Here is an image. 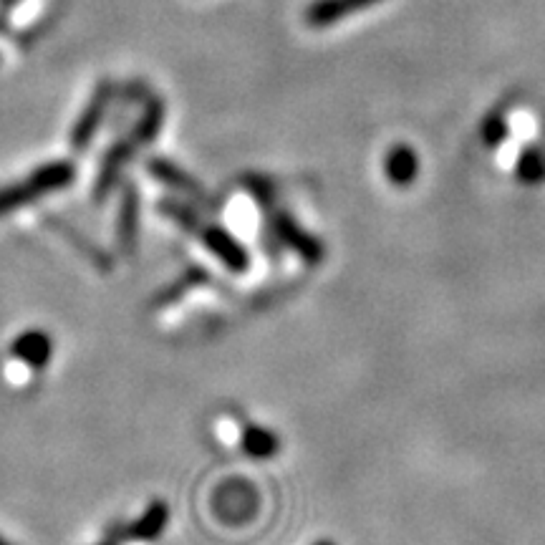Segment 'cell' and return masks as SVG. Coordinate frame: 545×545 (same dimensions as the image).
Instances as JSON below:
<instances>
[{
    "label": "cell",
    "mask_w": 545,
    "mask_h": 545,
    "mask_svg": "<svg viewBox=\"0 0 545 545\" xmlns=\"http://www.w3.org/2000/svg\"><path fill=\"white\" fill-rule=\"evenodd\" d=\"M167 523H170V505L165 500H152L147 510L124 528V538L137 540V543H154L157 538H162Z\"/></svg>",
    "instance_id": "cell-8"
},
{
    "label": "cell",
    "mask_w": 545,
    "mask_h": 545,
    "mask_svg": "<svg viewBox=\"0 0 545 545\" xmlns=\"http://www.w3.org/2000/svg\"><path fill=\"white\" fill-rule=\"evenodd\" d=\"M109 96H112L109 84H101L99 89H96V94L91 96L89 106L81 112L79 122L71 129V147H74L76 152H84L91 144V139H94V134L99 132L101 119H104L106 106H109Z\"/></svg>",
    "instance_id": "cell-7"
},
{
    "label": "cell",
    "mask_w": 545,
    "mask_h": 545,
    "mask_svg": "<svg viewBox=\"0 0 545 545\" xmlns=\"http://www.w3.org/2000/svg\"><path fill=\"white\" fill-rule=\"evenodd\" d=\"M162 124H165V101L152 99L147 106H144L142 117H139L137 127L132 129V134H129V137L134 139V144H137V147H144V144H149L157 139Z\"/></svg>",
    "instance_id": "cell-14"
},
{
    "label": "cell",
    "mask_w": 545,
    "mask_h": 545,
    "mask_svg": "<svg viewBox=\"0 0 545 545\" xmlns=\"http://www.w3.org/2000/svg\"><path fill=\"white\" fill-rule=\"evenodd\" d=\"M316 545H334V543H331V540H318Z\"/></svg>",
    "instance_id": "cell-20"
},
{
    "label": "cell",
    "mask_w": 545,
    "mask_h": 545,
    "mask_svg": "<svg viewBox=\"0 0 545 545\" xmlns=\"http://www.w3.org/2000/svg\"><path fill=\"white\" fill-rule=\"evenodd\" d=\"M255 510H258V498L250 482H230L215 498V513L233 523L253 518Z\"/></svg>",
    "instance_id": "cell-6"
},
{
    "label": "cell",
    "mask_w": 545,
    "mask_h": 545,
    "mask_svg": "<svg viewBox=\"0 0 545 545\" xmlns=\"http://www.w3.org/2000/svg\"><path fill=\"white\" fill-rule=\"evenodd\" d=\"M240 450L253 460H270L281 452V440L278 434L260 424H245L240 432Z\"/></svg>",
    "instance_id": "cell-11"
},
{
    "label": "cell",
    "mask_w": 545,
    "mask_h": 545,
    "mask_svg": "<svg viewBox=\"0 0 545 545\" xmlns=\"http://www.w3.org/2000/svg\"><path fill=\"white\" fill-rule=\"evenodd\" d=\"M268 217H270V233H273V238H276L278 243L286 245V248H291L293 253L301 255L308 265L321 263V258L326 255V248H323V245L318 243L311 233H306V230H303L286 210H270Z\"/></svg>",
    "instance_id": "cell-1"
},
{
    "label": "cell",
    "mask_w": 545,
    "mask_h": 545,
    "mask_svg": "<svg viewBox=\"0 0 545 545\" xmlns=\"http://www.w3.org/2000/svg\"><path fill=\"white\" fill-rule=\"evenodd\" d=\"M139 195L132 185L124 187L117 212V245L122 253H132L139 238Z\"/></svg>",
    "instance_id": "cell-9"
},
{
    "label": "cell",
    "mask_w": 545,
    "mask_h": 545,
    "mask_svg": "<svg viewBox=\"0 0 545 545\" xmlns=\"http://www.w3.org/2000/svg\"><path fill=\"white\" fill-rule=\"evenodd\" d=\"M96 545H119V543H114V540H109V538H106L104 543H96Z\"/></svg>",
    "instance_id": "cell-19"
},
{
    "label": "cell",
    "mask_w": 545,
    "mask_h": 545,
    "mask_svg": "<svg viewBox=\"0 0 545 545\" xmlns=\"http://www.w3.org/2000/svg\"><path fill=\"white\" fill-rule=\"evenodd\" d=\"M384 0H313L306 8L303 18L311 28H331L341 23L344 18L354 16V13L369 11V8L379 6Z\"/></svg>",
    "instance_id": "cell-4"
},
{
    "label": "cell",
    "mask_w": 545,
    "mask_h": 545,
    "mask_svg": "<svg viewBox=\"0 0 545 545\" xmlns=\"http://www.w3.org/2000/svg\"><path fill=\"white\" fill-rule=\"evenodd\" d=\"M480 137L485 147L490 149L500 147V144L508 139V119H505L500 112H493L490 117H485V122H482V129H480Z\"/></svg>",
    "instance_id": "cell-17"
},
{
    "label": "cell",
    "mask_w": 545,
    "mask_h": 545,
    "mask_svg": "<svg viewBox=\"0 0 545 545\" xmlns=\"http://www.w3.org/2000/svg\"><path fill=\"white\" fill-rule=\"evenodd\" d=\"M0 545H13V543L6 538V535H0Z\"/></svg>",
    "instance_id": "cell-18"
},
{
    "label": "cell",
    "mask_w": 545,
    "mask_h": 545,
    "mask_svg": "<svg viewBox=\"0 0 545 545\" xmlns=\"http://www.w3.org/2000/svg\"><path fill=\"white\" fill-rule=\"evenodd\" d=\"M147 170L149 175L159 182V185H167L170 190L182 192V195H192V197L202 195V187L197 185L195 177L187 175L182 167H177L175 162H170L167 157H152L147 162Z\"/></svg>",
    "instance_id": "cell-10"
},
{
    "label": "cell",
    "mask_w": 545,
    "mask_h": 545,
    "mask_svg": "<svg viewBox=\"0 0 545 545\" xmlns=\"http://www.w3.org/2000/svg\"><path fill=\"white\" fill-rule=\"evenodd\" d=\"M157 210L162 212V215H167L175 225H180L182 230H187V233H200L202 223L200 217H197V212L192 210V207H187L185 202H175V200H165L159 202Z\"/></svg>",
    "instance_id": "cell-16"
},
{
    "label": "cell",
    "mask_w": 545,
    "mask_h": 545,
    "mask_svg": "<svg viewBox=\"0 0 545 545\" xmlns=\"http://www.w3.org/2000/svg\"><path fill=\"white\" fill-rule=\"evenodd\" d=\"M11 356L31 371H43L53 359V339L43 329H28L11 344Z\"/></svg>",
    "instance_id": "cell-5"
},
{
    "label": "cell",
    "mask_w": 545,
    "mask_h": 545,
    "mask_svg": "<svg viewBox=\"0 0 545 545\" xmlns=\"http://www.w3.org/2000/svg\"><path fill=\"white\" fill-rule=\"evenodd\" d=\"M134 149H137V144H134L132 137H127L122 142L112 144V149L104 154V162H101L99 175H96L94 182V202H104L106 197L112 195L114 187L122 182L129 159L134 157Z\"/></svg>",
    "instance_id": "cell-3"
},
{
    "label": "cell",
    "mask_w": 545,
    "mask_h": 545,
    "mask_svg": "<svg viewBox=\"0 0 545 545\" xmlns=\"http://www.w3.org/2000/svg\"><path fill=\"white\" fill-rule=\"evenodd\" d=\"M515 175L523 185H540L545 182V154L543 149L528 147L520 152L518 165H515Z\"/></svg>",
    "instance_id": "cell-15"
},
{
    "label": "cell",
    "mask_w": 545,
    "mask_h": 545,
    "mask_svg": "<svg viewBox=\"0 0 545 545\" xmlns=\"http://www.w3.org/2000/svg\"><path fill=\"white\" fill-rule=\"evenodd\" d=\"M38 197H43V190L33 175H28L21 182H13V185H3L0 187V217L33 205Z\"/></svg>",
    "instance_id": "cell-13"
},
{
    "label": "cell",
    "mask_w": 545,
    "mask_h": 545,
    "mask_svg": "<svg viewBox=\"0 0 545 545\" xmlns=\"http://www.w3.org/2000/svg\"><path fill=\"white\" fill-rule=\"evenodd\" d=\"M387 177L392 185L409 187L419 175V157L409 144H397L392 152L387 154Z\"/></svg>",
    "instance_id": "cell-12"
},
{
    "label": "cell",
    "mask_w": 545,
    "mask_h": 545,
    "mask_svg": "<svg viewBox=\"0 0 545 545\" xmlns=\"http://www.w3.org/2000/svg\"><path fill=\"white\" fill-rule=\"evenodd\" d=\"M197 235H200L202 245L210 250V255H215L230 273H248L250 253L230 230L220 228V225H202Z\"/></svg>",
    "instance_id": "cell-2"
}]
</instances>
